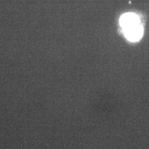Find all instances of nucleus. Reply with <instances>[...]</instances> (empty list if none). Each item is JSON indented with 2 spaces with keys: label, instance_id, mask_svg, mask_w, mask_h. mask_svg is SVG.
<instances>
[{
  "label": "nucleus",
  "instance_id": "obj_1",
  "mask_svg": "<svg viewBox=\"0 0 149 149\" xmlns=\"http://www.w3.org/2000/svg\"><path fill=\"white\" fill-rule=\"evenodd\" d=\"M125 36L131 42H137L143 34V28L139 24L123 29Z\"/></svg>",
  "mask_w": 149,
  "mask_h": 149
},
{
  "label": "nucleus",
  "instance_id": "obj_2",
  "mask_svg": "<svg viewBox=\"0 0 149 149\" xmlns=\"http://www.w3.org/2000/svg\"><path fill=\"white\" fill-rule=\"evenodd\" d=\"M120 24L123 29L138 25L140 23L138 16L133 13L124 14L120 18Z\"/></svg>",
  "mask_w": 149,
  "mask_h": 149
}]
</instances>
